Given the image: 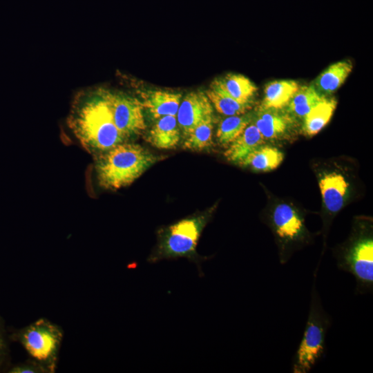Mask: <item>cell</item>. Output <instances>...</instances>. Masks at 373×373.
Segmentation results:
<instances>
[{
    "instance_id": "1",
    "label": "cell",
    "mask_w": 373,
    "mask_h": 373,
    "mask_svg": "<svg viewBox=\"0 0 373 373\" xmlns=\"http://www.w3.org/2000/svg\"><path fill=\"white\" fill-rule=\"evenodd\" d=\"M67 122L81 146L94 156L128 142L116 125L108 88L86 87L78 91Z\"/></svg>"
},
{
    "instance_id": "4",
    "label": "cell",
    "mask_w": 373,
    "mask_h": 373,
    "mask_svg": "<svg viewBox=\"0 0 373 373\" xmlns=\"http://www.w3.org/2000/svg\"><path fill=\"white\" fill-rule=\"evenodd\" d=\"M207 220L204 215L188 217L160 230L157 245L147 261L153 264L184 258L195 264L199 276L202 277L201 262L209 258L199 256L196 249Z\"/></svg>"
},
{
    "instance_id": "16",
    "label": "cell",
    "mask_w": 373,
    "mask_h": 373,
    "mask_svg": "<svg viewBox=\"0 0 373 373\" xmlns=\"http://www.w3.org/2000/svg\"><path fill=\"white\" fill-rule=\"evenodd\" d=\"M352 68V64L349 60L336 62L320 74L313 86L325 97L330 95L344 83Z\"/></svg>"
},
{
    "instance_id": "12",
    "label": "cell",
    "mask_w": 373,
    "mask_h": 373,
    "mask_svg": "<svg viewBox=\"0 0 373 373\" xmlns=\"http://www.w3.org/2000/svg\"><path fill=\"white\" fill-rule=\"evenodd\" d=\"M141 103L151 117L157 119L166 115L176 116L182 95L165 90H153L142 93Z\"/></svg>"
},
{
    "instance_id": "20",
    "label": "cell",
    "mask_w": 373,
    "mask_h": 373,
    "mask_svg": "<svg viewBox=\"0 0 373 373\" xmlns=\"http://www.w3.org/2000/svg\"><path fill=\"white\" fill-rule=\"evenodd\" d=\"M216 80L224 91L236 99L252 103L257 88L247 77L240 74H228Z\"/></svg>"
},
{
    "instance_id": "22",
    "label": "cell",
    "mask_w": 373,
    "mask_h": 373,
    "mask_svg": "<svg viewBox=\"0 0 373 373\" xmlns=\"http://www.w3.org/2000/svg\"><path fill=\"white\" fill-rule=\"evenodd\" d=\"M254 114L245 113L238 115L228 116L222 119L218 127L216 137L222 144H229L235 140L251 123Z\"/></svg>"
},
{
    "instance_id": "24",
    "label": "cell",
    "mask_w": 373,
    "mask_h": 373,
    "mask_svg": "<svg viewBox=\"0 0 373 373\" xmlns=\"http://www.w3.org/2000/svg\"><path fill=\"white\" fill-rule=\"evenodd\" d=\"M12 373H26V372H45L44 370L37 363L30 361L29 364L17 365L10 370Z\"/></svg>"
},
{
    "instance_id": "13",
    "label": "cell",
    "mask_w": 373,
    "mask_h": 373,
    "mask_svg": "<svg viewBox=\"0 0 373 373\" xmlns=\"http://www.w3.org/2000/svg\"><path fill=\"white\" fill-rule=\"evenodd\" d=\"M180 139V129L176 116L166 115L157 119L149 131L148 141L160 149H170L176 146Z\"/></svg>"
},
{
    "instance_id": "10",
    "label": "cell",
    "mask_w": 373,
    "mask_h": 373,
    "mask_svg": "<svg viewBox=\"0 0 373 373\" xmlns=\"http://www.w3.org/2000/svg\"><path fill=\"white\" fill-rule=\"evenodd\" d=\"M323 202L330 214L338 212L344 205L348 183L339 173L332 172L322 175L318 182Z\"/></svg>"
},
{
    "instance_id": "25",
    "label": "cell",
    "mask_w": 373,
    "mask_h": 373,
    "mask_svg": "<svg viewBox=\"0 0 373 373\" xmlns=\"http://www.w3.org/2000/svg\"><path fill=\"white\" fill-rule=\"evenodd\" d=\"M4 352V342L3 338L0 335V362L2 359V356Z\"/></svg>"
},
{
    "instance_id": "21",
    "label": "cell",
    "mask_w": 373,
    "mask_h": 373,
    "mask_svg": "<svg viewBox=\"0 0 373 373\" xmlns=\"http://www.w3.org/2000/svg\"><path fill=\"white\" fill-rule=\"evenodd\" d=\"M324 98L325 97L321 95L313 86L299 87L287 106L288 111L296 117L303 118Z\"/></svg>"
},
{
    "instance_id": "23",
    "label": "cell",
    "mask_w": 373,
    "mask_h": 373,
    "mask_svg": "<svg viewBox=\"0 0 373 373\" xmlns=\"http://www.w3.org/2000/svg\"><path fill=\"white\" fill-rule=\"evenodd\" d=\"M213 114L200 121L186 136L184 147L193 151H200L212 144Z\"/></svg>"
},
{
    "instance_id": "11",
    "label": "cell",
    "mask_w": 373,
    "mask_h": 373,
    "mask_svg": "<svg viewBox=\"0 0 373 373\" xmlns=\"http://www.w3.org/2000/svg\"><path fill=\"white\" fill-rule=\"evenodd\" d=\"M252 122L264 139L273 140L283 136L292 124L291 117L278 109L258 108Z\"/></svg>"
},
{
    "instance_id": "8",
    "label": "cell",
    "mask_w": 373,
    "mask_h": 373,
    "mask_svg": "<svg viewBox=\"0 0 373 373\" xmlns=\"http://www.w3.org/2000/svg\"><path fill=\"white\" fill-rule=\"evenodd\" d=\"M108 93L116 125L128 141L145 130L144 108L140 99L108 88Z\"/></svg>"
},
{
    "instance_id": "15",
    "label": "cell",
    "mask_w": 373,
    "mask_h": 373,
    "mask_svg": "<svg viewBox=\"0 0 373 373\" xmlns=\"http://www.w3.org/2000/svg\"><path fill=\"white\" fill-rule=\"evenodd\" d=\"M294 80H275L266 85L264 97L258 108L280 110L287 106L298 89Z\"/></svg>"
},
{
    "instance_id": "3",
    "label": "cell",
    "mask_w": 373,
    "mask_h": 373,
    "mask_svg": "<svg viewBox=\"0 0 373 373\" xmlns=\"http://www.w3.org/2000/svg\"><path fill=\"white\" fill-rule=\"evenodd\" d=\"M315 269L310 291L309 313L304 332L291 364L293 373H308L326 356V336L332 318L325 309L316 287Z\"/></svg>"
},
{
    "instance_id": "18",
    "label": "cell",
    "mask_w": 373,
    "mask_h": 373,
    "mask_svg": "<svg viewBox=\"0 0 373 373\" xmlns=\"http://www.w3.org/2000/svg\"><path fill=\"white\" fill-rule=\"evenodd\" d=\"M336 106L334 99L324 98L303 117V131L309 136L320 132L329 122Z\"/></svg>"
},
{
    "instance_id": "19",
    "label": "cell",
    "mask_w": 373,
    "mask_h": 373,
    "mask_svg": "<svg viewBox=\"0 0 373 373\" xmlns=\"http://www.w3.org/2000/svg\"><path fill=\"white\" fill-rule=\"evenodd\" d=\"M283 160V153L276 147L261 145L251 152L239 164L258 171L276 169Z\"/></svg>"
},
{
    "instance_id": "6",
    "label": "cell",
    "mask_w": 373,
    "mask_h": 373,
    "mask_svg": "<svg viewBox=\"0 0 373 373\" xmlns=\"http://www.w3.org/2000/svg\"><path fill=\"white\" fill-rule=\"evenodd\" d=\"M19 338L31 361L45 372H54L63 338V331L56 324L40 318L23 328Z\"/></svg>"
},
{
    "instance_id": "2",
    "label": "cell",
    "mask_w": 373,
    "mask_h": 373,
    "mask_svg": "<svg viewBox=\"0 0 373 373\" xmlns=\"http://www.w3.org/2000/svg\"><path fill=\"white\" fill-rule=\"evenodd\" d=\"M94 157L99 185L113 191L130 185L151 166L165 157L129 142L119 144Z\"/></svg>"
},
{
    "instance_id": "7",
    "label": "cell",
    "mask_w": 373,
    "mask_h": 373,
    "mask_svg": "<svg viewBox=\"0 0 373 373\" xmlns=\"http://www.w3.org/2000/svg\"><path fill=\"white\" fill-rule=\"evenodd\" d=\"M270 223L279 245V261L285 265L294 249L307 238L304 219L290 205L280 204L274 209Z\"/></svg>"
},
{
    "instance_id": "9",
    "label": "cell",
    "mask_w": 373,
    "mask_h": 373,
    "mask_svg": "<svg viewBox=\"0 0 373 373\" xmlns=\"http://www.w3.org/2000/svg\"><path fill=\"white\" fill-rule=\"evenodd\" d=\"M213 114L212 104L207 94L193 91L181 101L176 118L180 131L186 136L200 121Z\"/></svg>"
},
{
    "instance_id": "14",
    "label": "cell",
    "mask_w": 373,
    "mask_h": 373,
    "mask_svg": "<svg viewBox=\"0 0 373 373\" xmlns=\"http://www.w3.org/2000/svg\"><path fill=\"white\" fill-rule=\"evenodd\" d=\"M264 138L251 122L224 152L227 160L240 164L251 152L263 144Z\"/></svg>"
},
{
    "instance_id": "5",
    "label": "cell",
    "mask_w": 373,
    "mask_h": 373,
    "mask_svg": "<svg viewBox=\"0 0 373 373\" xmlns=\"http://www.w3.org/2000/svg\"><path fill=\"white\" fill-rule=\"evenodd\" d=\"M361 231L334 253L338 269L354 277L357 295L373 292V239L370 233Z\"/></svg>"
},
{
    "instance_id": "17",
    "label": "cell",
    "mask_w": 373,
    "mask_h": 373,
    "mask_svg": "<svg viewBox=\"0 0 373 373\" xmlns=\"http://www.w3.org/2000/svg\"><path fill=\"white\" fill-rule=\"evenodd\" d=\"M206 94L216 111L227 116L244 114L251 108V103L240 102L229 95L216 80Z\"/></svg>"
}]
</instances>
